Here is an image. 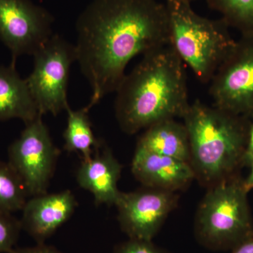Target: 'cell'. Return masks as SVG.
Instances as JSON below:
<instances>
[{
	"label": "cell",
	"instance_id": "obj_1",
	"mask_svg": "<svg viewBox=\"0 0 253 253\" xmlns=\"http://www.w3.org/2000/svg\"><path fill=\"white\" fill-rule=\"evenodd\" d=\"M76 31V61L91 89L89 110L117 91L131 59L169 44L167 7L157 0H91Z\"/></svg>",
	"mask_w": 253,
	"mask_h": 253
},
{
	"label": "cell",
	"instance_id": "obj_2",
	"mask_svg": "<svg viewBox=\"0 0 253 253\" xmlns=\"http://www.w3.org/2000/svg\"><path fill=\"white\" fill-rule=\"evenodd\" d=\"M184 67L169 44L143 55L116 91V118L124 132L135 134L160 121L182 118L190 105Z\"/></svg>",
	"mask_w": 253,
	"mask_h": 253
},
{
	"label": "cell",
	"instance_id": "obj_3",
	"mask_svg": "<svg viewBox=\"0 0 253 253\" xmlns=\"http://www.w3.org/2000/svg\"><path fill=\"white\" fill-rule=\"evenodd\" d=\"M236 115L196 100L182 118L189 134L190 161L203 184L224 180L242 154L244 135Z\"/></svg>",
	"mask_w": 253,
	"mask_h": 253
},
{
	"label": "cell",
	"instance_id": "obj_4",
	"mask_svg": "<svg viewBox=\"0 0 253 253\" xmlns=\"http://www.w3.org/2000/svg\"><path fill=\"white\" fill-rule=\"evenodd\" d=\"M169 45L201 83H210L235 47L222 19L198 14L191 3L166 0Z\"/></svg>",
	"mask_w": 253,
	"mask_h": 253
},
{
	"label": "cell",
	"instance_id": "obj_5",
	"mask_svg": "<svg viewBox=\"0 0 253 253\" xmlns=\"http://www.w3.org/2000/svg\"><path fill=\"white\" fill-rule=\"evenodd\" d=\"M248 191L226 179L210 186L196 214L198 234L213 247L242 241L251 230Z\"/></svg>",
	"mask_w": 253,
	"mask_h": 253
},
{
	"label": "cell",
	"instance_id": "obj_6",
	"mask_svg": "<svg viewBox=\"0 0 253 253\" xmlns=\"http://www.w3.org/2000/svg\"><path fill=\"white\" fill-rule=\"evenodd\" d=\"M33 56L34 66L26 81L38 111L56 116L67 111L70 69L76 61L75 45L53 34Z\"/></svg>",
	"mask_w": 253,
	"mask_h": 253
},
{
	"label": "cell",
	"instance_id": "obj_7",
	"mask_svg": "<svg viewBox=\"0 0 253 253\" xmlns=\"http://www.w3.org/2000/svg\"><path fill=\"white\" fill-rule=\"evenodd\" d=\"M9 163L22 180L29 196L47 193L60 151L40 115L26 123L21 135L9 148Z\"/></svg>",
	"mask_w": 253,
	"mask_h": 253
},
{
	"label": "cell",
	"instance_id": "obj_8",
	"mask_svg": "<svg viewBox=\"0 0 253 253\" xmlns=\"http://www.w3.org/2000/svg\"><path fill=\"white\" fill-rule=\"evenodd\" d=\"M54 18L31 0H0V40L18 56L33 55L54 34Z\"/></svg>",
	"mask_w": 253,
	"mask_h": 253
},
{
	"label": "cell",
	"instance_id": "obj_9",
	"mask_svg": "<svg viewBox=\"0 0 253 253\" xmlns=\"http://www.w3.org/2000/svg\"><path fill=\"white\" fill-rule=\"evenodd\" d=\"M214 106L237 115L253 111V42L236 44L211 81Z\"/></svg>",
	"mask_w": 253,
	"mask_h": 253
},
{
	"label": "cell",
	"instance_id": "obj_10",
	"mask_svg": "<svg viewBox=\"0 0 253 253\" xmlns=\"http://www.w3.org/2000/svg\"><path fill=\"white\" fill-rule=\"evenodd\" d=\"M176 204L174 193L163 190L121 192L116 205L118 221L130 239L151 241Z\"/></svg>",
	"mask_w": 253,
	"mask_h": 253
},
{
	"label": "cell",
	"instance_id": "obj_11",
	"mask_svg": "<svg viewBox=\"0 0 253 253\" xmlns=\"http://www.w3.org/2000/svg\"><path fill=\"white\" fill-rule=\"evenodd\" d=\"M78 202L69 190L33 196L22 211L21 224L38 244L44 241L73 215Z\"/></svg>",
	"mask_w": 253,
	"mask_h": 253
},
{
	"label": "cell",
	"instance_id": "obj_12",
	"mask_svg": "<svg viewBox=\"0 0 253 253\" xmlns=\"http://www.w3.org/2000/svg\"><path fill=\"white\" fill-rule=\"evenodd\" d=\"M131 171L146 188L169 192L184 189L195 179L189 163L137 147L131 163Z\"/></svg>",
	"mask_w": 253,
	"mask_h": 253
},
{
	"label": "cell",
	"instance_id": "obj_13",
	"mask_svg": "<svg viewBox=\"0 0 253 253\" xmlns=\"http://www.w3.org/2000/svg\"><path fill=\"white\" fill-rule=\"evenodd\" d=\"M121 170L111 150L101 142L92 157L82 161L76 179L81 187L93 194L95 204L116 206L121 194L118 188Z\"/></svg>",
	"mask_w": 253,
	"mask_h": 253
},
{
	"label": "cell",
	"instance_id": "obj_14",
	"mask_svg": "<svg viewBox=\"0 0 253 253\" xmlns=\"http://www.w3.org/2000/svg\"><path fill=\"white\" fill-rule=\"evenodd\" d=\"M40 115L27 81L19 76L15 64L0 66V121L16 118L26 124Z\"/></svg>",
	"mask_w": 253,
	"mask_h": 253
},
{
	"label": "cell",
	"instance_id": "obj_15",
	"mask_svg": "<svg viewBox=\"0 0 253 253\" xmlns=\"http://www.w3.org/2000/svg\"><path fill=\"white\" fill-rule=\"evenodd\" d=\"M140 148L189 163V134L184 123L167 119L146 128L138 141Z\"/></svg>",
	"mask_w": 253,
	"mask_h": 253
},
{
	"label": "cell",
	"instance_id": "obj_16",
	"mask_svg": "<svg viewBox=\"0 0 253 253\" xmlns=\"http://www.w3.org/2000/svg\"><path fill=\"white\" fill-rule=\"evenodd\" d=\"M87 107L74 111L67 110V126L63 132L64 149L68 152L79 153L83 161L92 157L101 141L95 137Z\"/></svg>",
	"mask_w": 253,
	"mask_h": 253
},
{
	"label": "cell",
	"instance_id": "obj_17",
	"mask_svg": "<svg viewBox=\"0 0 253 253\" xmlns=\"http://www.w3.org/2000/svg\"><path fill=\"white\" fill-rule=\"evenodd\" d=\"M28 196L22 180L9 163L0 161V213L22 211Z\"/></svg>",
	"mask_w": 253,
	"mask_h": 253
},
{
	"label": "cell",
	"instance_id": "obj_18",
	"mask_svg": "<svg viewBox=\"0 0 253 253\" xmlns=\"http://www.w3.org/2000/svg\"><path fill=\"white\" fill-rule=\"evenodd\" d=\"M208 5L221 14L228 26L253 35V0H207Z\"/></svg>",
	"mask_w": 253,
	"mask_h": 253
},
{
	"label": "cell",
	"instance_id": "obj_19",
	"mask_svg": "<svg viewBox=\"0 0 253 253\" xmlns=\"http://www.w3.org/2000/svg\"><path fill=\"white\" fill-rule=\"evenodd\" d=\"M22 230L21 221L12 214L0 213V253H12Z\"/></svg>",
	"mask_w": 253,
	"mask_h": 253
},
{
	"label": "cell",
	"instance_id": "obj_20",
	"mask_svg": "<svg viewBox=\"0 0 253 253\" xmlns=\"http://www.w3.org/2000/svg\"><path fill=\"white\" fill-rule=\"evenodd\" d=\"M113 253H163L151 241L130 239L121 245Z\"/></svg>",
	"mask_w": 253,
	"mask_h": 253
},
{
	"label": "cell",
	"instance_id": "obj_21",
	"mask_svg": "<svg viewBox=\"0 0 253 253\" xmlns=\"http://www.w3.org/2000/svg\"><path fill=\"white\" fill-rule=\"evenodd\" d=\"M12 253H63L56 248L44 244L37 245L34 247L16 249Z\"/></svg>",
	"mask_w": 253,
	"mask_h": 253
},
{
	"label": "cell",
	"instance_id": "obj_22",
	"mask_svg": "<svg viewBox=\"0 0 253 253\" xmlns=\"http://www.w3.org/2000/svg\"><path fill=\"white\" fill-rule=\"evenodd\" d=\"M232 253H253V236L241 241Z\"/></svg>",
	"mask_w": 253,
	"mask_h": 253
},
{
	"label": "cell",
	"instance_id": "obj_23",
	"mask_svg": "<svg viewBox=\"0 0 253 253\" xmlns=\"http://www.w3.org/2000/svg\"><path fill=\"white\" fill-rule=\"evenodd\" d=\"M246 157L250 161L253 158V124L250 131L249 144L246 151Z\"/></svg>",
	"mask_w": 253,
	"mask_h": 253
},
{
	"label": "cell",
	"instance_id": "obj_24",
	"mask_svg": "<svg viewBox=\"0 0 253 253\" xmlns=\"http://www.w3.org/2000/svg\"><path fill=\"white\" fill-rule=\"evenodd\" d=\"M251 162H252V168H251V173H250L249 177L246 179V182L244 183L245 188L248 191L253 188V158L251 160Z\"/></svg>",
	"mask_w": 253,
	"mask_h": 253
},
{
	"label": "cell",
	"instance_id": "obj_25",
	"mask_svg": "<svg viewBox=\"0 0 253 253\" xmlns=\"http://www.w3.org/2000/svg\"><path fill=\"white\" fill-rule=\"evenodd\" d=\"M184 1H189V2H192V1H195V0H184Z\"/></svg>",
	"mask_w": 253,
	"mask_h": 253
}]
</instances>
